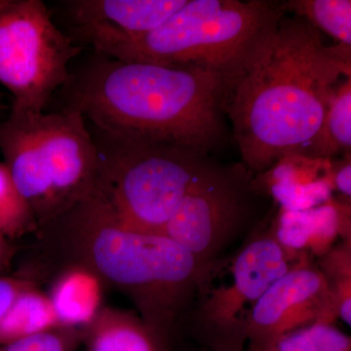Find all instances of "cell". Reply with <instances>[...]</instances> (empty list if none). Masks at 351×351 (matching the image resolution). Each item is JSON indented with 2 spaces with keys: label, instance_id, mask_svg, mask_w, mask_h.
Segmentation results:
<instances>
[{
  "label": "cell",
  "instance_id": "cell-8",
  "mask_svg": "<svg viewBox=\"0 0 351 351\" xmlns=\"http://www.w3.org/2000/svg\"><path fill=\"white\" fill-rule=\"evenodd\" d=\"M262 195L255 176L241 161L221 164L212 159L189 184L162 235L210 267L257 228Z\"/></svg>",
  "mask_w": 351,
  "mask_h": 351
},
{
  "label": "cell",
  "instance_id": "cell-6",
  "mask_svg": "<svg viewBox=\"0 0 351 351\" xmlns=\"http://www.w3.org/2000/svg\"><path fill=\"white\" fill-rule=\"evenodd\" d=\"M96 149L94 197L120 223L137 232L163 234L209 154L177 143L88 126Z\"/></svg>",
  "mask_w": 351,
  "mask_h": 351
},
{
  "label": "cell",
  "instance_id": "cell-20",
  "mask_svg": "<svg viewBox=\"0 0 351 351\" xmlns=\"http://www.w3.org/2000/svg\"><path fill=\"white\" fill-rule=\"evenodd\" d=\"M36 230L29 205L16 188L5 164L0 162V234L12 241Z\"/></svg>",
  "mask_w": 351,
  "mask_h": 351
},
{
  "label": "cell",
  "instance_id": "cell-12",
  "mask_svg": "<svg viewBox=\"0 0 351 351\" xmlns=\"http://www.w3.org/2000/svg\"><path fill=\"white\" fill-rule=\"evenodd\" d=\"M269 232L292 262L302 256L320 258L337 240H351L350 209L335 203L307 210L283 209Z\"/></svg>",
  "mask_w": 351,
  "mask_h": 351
},
{
  "label": "cell",
  "instance_id": "cell-14",
  "mask_svg": "<svg viewBox=\"0 0 351 351\" xmlns=\"http://www.w3.org/2000/svg\"><path fill=\"white\" fill-rule=\"evenodd\" d=\"M82 332L85 351H172L137 313L117 307L104 306Z\"/></svg>",
  "mask_w": 351,
  "mask_h": 351
},
{
  "label": "cell",
  "instance_id": "cell-9",
  "mask_svg": "<svg viewBox=\"0 0 351 351\" xmlns=\"http://www.w3.org/2000/svg\"><path fill=\"white\" fill-rule=\"evenodd\" d=\"M82 48L58 27L41 0H7L0 9V84L11 110L43 112Z\"/></svg>",
  "mask_w": 351,
  "mask_h": 351
},
{
  "label": "cell",
  "instance_id": "cell-17",
  "mask_svg": "<svg viewBox=\"0 0 351 351\" xmlns=\"http://www.w3.org/2000/svg\"><path fill=\"white\" fill-rule=\"evenodd\" d=\"M281 8L326 32L339 44L351 46L350 0H290L282 2Z\"/></svg>",
  "mask_w": 351,
  "mask_h": 351
},
{
  "label": "cell",
  "instance_id": "cell-25",
  "mask_svg": "<svg viewBox=\"0 0 351 351\" xmlns=\"http://www.w3.org/2000/svg\"><path fill=\"white\" fill-rule=\"evenodd\" d=\"M5 107H4L3 98H2V94L0 93V123L2 122V115H3Z\"/></svg>",
  "mask_w": 351,
  "mask_h": 351
},
{
  "label": "cell",
  "instance_id": "cell-1",
  "mask_svg": "<svg viewBox=\"0 0 351 351\" xmlns=\"http://www.w3.org/2000/svg\"><path fill=\"white\" fill-rule=\"evenodd\" d=\"M350 47L326 45L307 21L285 13L243 66L223 80L221 108L252 174L299 156L317 133L339 87L351 77Z\"/></svg>",
  "mask_w": 351,
  "mask_h": 351
},
{
  "label": "cell",
  "instance_id": "cell-21",
  "mask_svg": "<svg viewBox=\"0 0 351 351\" xmlns=\"http://www.w3.org/2000/svg\"><path fill=\"white\" fill-rule=\"evenodd\" d=\"M82 345V330L57 327L27 338L0 343V351H76Z\"/></svg>",
  "mask_w": 351,
  "mask_h": 351
},
{
  "label": "cell",
  "instance_id": "cell-10",
  "mask_svg": "<svg viewBox=\"0 0 351 351\" xmlns=\"http://www.w3.org/2000/svg\"><path fill=\"white\" fill-rule=\"evenodd\" d=\"M337 320L331 287L317 263L302 256L256 302L246 325L247 343L263 351L279 337Z\"/></svg>",
  "mask_w": 351,
  "mask_h": 351
},
{
  "label": "cell",
  "instance_id": "cell-7",
  "mask_svg": "<svg viewBox=\"0 0 351 351\" xmlns=\"http://www.w3.org/2000/svg\"><path fill=\"white\" fill-rule=\"evenodd\" d=\"M257 228L232 258L210 267L189 311L193 335L207 351H244L251 309L294 263L269 230Z\"/></svg>",
  "mask_w": 351,
  "mask_h": 351
},
{
  "label": "cell",
  "instance_id": "cell-24",
  "mask_svg": "<svg viewBox=\"0 0 351 351\" xmlns=\"http://www.w3.org/2000/svg\"><path fill=\"white\" fill-rule=\"evenodd\" d=\"M16 249L12 241L0 234V276H8L13 269Z\"/></svg>",
  "mask_w": 351,
  "mask_h": 351
},
{
  "label": "cell",
  "instance_id": "cell-11",
  "mask_svg": "<svg viewBox=\"0 0 351 351\" xmlns=\"http://www.w3.org/2000/svg\"><path fill=\"white\" fill-rule=\"evenodd\" d=\"M186 0H69L61 6L73 43L92 52H105L127 39L156 29Z\"/></svg>",
  "mask_w": 351,
  "mask_h": 351
},
{
  "label": "cell",
  "instance_id": "cell-16",
  "mask_svg": "<svg viewBox=\"0 0 351 351\" xmlns=\"http://www.w3.org/2000/svg\"><path fill=\"white\" fill-rule=\"evenodd\" d=\"M61 327L47 293L38 284L18 295L0 320V343L27 338Z\"/></svg>",
  "mask_w": 351,
  "mask_h": 351
},
{
  "label": "cell",
  "instance_id": "cell-13",
  "mask_svg": "<svg viewBox=\"0 0 351 351\" xmlns=\"http://www.w3.org/2000/svg\"><path fill=\"white\" fill-rule=\"evenodd\" d=\"M51 282V304L61 327L83 329L98 315L104 306L105 286L94 272L78 265L57 269Z\"/></svg>",
  "mask_w": 351,
  "mask_h": 351
},
{
  "label": "cell",
  "instance_id": "cell-15",
  "mask_svg": "<svg viewBox=\"0 0 351 351\" xmlns=\"http://www.w3.org/2000/svg\"><path fill=\"white\" fill-rule=\"evenodd\" d=\"M351 147V77L346 80L330 104L320 128L299 156L309 160H329L350 154Z\"/></svg>",
  "mask_w": 351,
  "mask_h": 351
},
{
  "label": "cell",
  "instance_id": "cell-18",
  "mask_svg": "<svg viewBox=\"0 0 351 351\" xmlns=\"http://www.w3.org/2000/svg\"><path fill=\"white\" fill-rule=\"evenodd\" d=\"M317 265L331 287L337 319L351 324V240H339Z\"/></svg>",
  "mask_w": 351,
  "mask_h": 351
},
{
  "label": "cell",
  "instance_id": "cell-2",
  "mask_svg": "<svg viewBox=\"0 0 351 351\" xmlns=\"http://www.w3.org/2000/svg\"><path fill=\"white\" fill-rule=\"evenodd\" d=\"M41 255L78 265L125 295L151 329L171 343L209 267L169 237L122 225L98 198L78 203L36 230Z\"/></svg>",
  "mask_w": 351,
  "mask_h": 351
},
{
  "label": "cell",
  "instance_id": "cell-19",
  "mask_svg": "<svg viewBox=\"0 0 351 351\" xmlns=\"http://www.w3.org/2000/svg\"><path fill=\"white\" fill-rule=\"evenodd\" d=\"M263 351H351V339L332 323H315L279 337Z\"/></svg>",
  "mask_w": 351,
  "mask_h": 351
},
{
  "label": "cell",
  "instance_id": "cell-22",
  "mask_svg": "<svg viewBox=\"0 0 351 351\" xmlns=\"http://www.w3.org/2000/svg\"><path fill=\"white\" fill-rule=\"evenodd\" d=\"M36 281L18 276H0V320L8 311L16 298L25 289L36 284Z\"/></svg>",
  "mask_w": 351,
  "mask_h": 351
},
{
  "label": "cell",
  "instance_id": "cell-26",
  "mask_svg": "<svg viewBox=\"0 0 351 351\" xmlns=\"http://www.w3.org/2000/svg\"><path fill=\"white\" fill-rule=\"evenodd\" d=\"M7 0H0V9L2 8L4 5H5Z\"/></svg>",
  "mask_w": 351,
  "mask_h": 351
},
{
  "label": "cell",
  "instance_id": "cell-5",
  "mask_svg": "<svg viewBox=\"0 0 351 351\" xmlns=\"http://www.w3.org/2000/svg\"><path fill=\"white\" fill-rule=\"evenodd\" d=\"M285 14L269 0H186L156 29L101 55L124 62L200 69L230 77Z\"/></svg>",
  "mask_w": 351,
  "mask_h": 351
},
{
  "label": "cell",
  "instance_id": "cell-3",
  "mask_svg": "<svg viewBox=\"0 0 351 351\" xmlns=\"http://www.w3.org/2000/svg\"><path fill=\"white\" fill-rule=\"evenodd\" d=\"M223 77L200 69L124 62L92 52L69 69L61 108L112 135L145 136L210 152L226 137Z\"/></svg>",
  "mask_w": 351,
  "mask_h": 351
},
{
  "label": "cell",
  "instance_id": "cell-23",
  "mask_svg": "<svg viewBox=\"0 0 351 351\" xmlns=\"http://www.w3.org/2000/svg\"><path fill=\"white\" fill-rule=\"evenodd\" d=\"M351 165L350 159L339 166L338 169L332 176L331 184L338 189L339 193L350 199L351 195Z\"/></svg>",
  "mask_w": 351,
  "mask_h": 351
},
{
  "label": "cell",
  "instance_id": "cell-4",
  "mask_svg": "<svg viewBox=\"0 0 351 351\" xmlns=\"http://www.w3.org/2000/svg\"><path fill=\"white\" fill-rule=\"evenodd\" d=\"M0 151L38 228L94 195L97 154L82 113L10 110Z\"/></svg>",
  "mask_w": 351,
  "mask_h": 351
}]
</instances>
